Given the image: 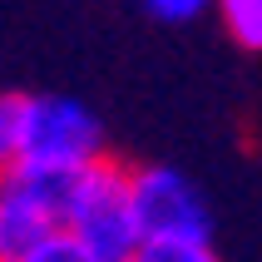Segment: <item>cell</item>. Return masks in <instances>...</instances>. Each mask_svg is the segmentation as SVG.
I'll return each instance as SVG.
<instances>
[{
	"instance_id": "6da1fadb",
	"label": "cell",
	"mask_w": 262,
	"mask_h": 262,
	"mask_svg": "<svg viewBox=\"0 0 262 262\" xmlns=\"http://www.w3.org/2000/svg\"><path fill=\"white\" fill-rule=\"evenodd\" d=\"M64 228L104 262H129L144 243L134 213V168H119L114 159L84 163L64 198Z\"/></svg>"
},
{
	"instance_id": "7a4b0ae2",
	"label": "cell",
	"mask_w": 262,
	"mask_h": 262,
	"mask_svg": "<svg viewBox=\"0 0 262 262\" xmlns=\"http://www.w3.org/2000/svg\"><path fill=\"white\" fill-rule=\"evenodd\" d=\"M25 163H55V168H84L104 159V129L79 99L64 94H25L20 99V148Z\"/></svg>"
},
{
	"instance_id": "3957f363",
	"label": "cell",
	"mask_w": 262,
	"mask_h": 262,
	"mask_svg": "<svg viewBox=\"0 0 262 262\" xmlns=\"http://www.w3.org/2000/svg\"><path fill=\"white\" fill-rule=\"evenodd\" d=\"M134 213L144 237H213L203 193L168 163L134 168Z\"/></svg>"
},
{
	"instance_id": "277c9868",
	"label": "cell",
	"mask_w": 262,
	"mask_h": 262,
	"mask_svg": "<svg viewBox=\"0 0 262 262\" xmlns=\"http://www.w3.org/2000/svg\"><path fill=\"white\" fill-rule=\"evenodd\" d=\"M64 228V208L20 188L5 178V208H0V262H20L30 248H40L50 233Z\"/></svg>"
},
{
	"instance_id": "5b68a950",
	"label": "cell",
	"mask_w": 262,
	"mask_h": 262,
	"mask_svg": "<svg viewBox=\"0 0 262 262\" xmlns=\"http://www.w3.org/2000/svg\"><path fill=\"white\" fill-rule=\"evenodd\" d=\"M129 262H223L208 237H144Z\"/></svg>"
},
{
	"instance_id": "8992f818",
	"label": "cell",
	"mask_w": 262,
	"mask_h": 262,
	"mask_svg": "<svg viewBox=\"0 0 262 262\" xmlns=\"http://www.w3.org/2000/svg\"><path fill=\"white\" fill-rule=\"evenodd\" d=\"M213 10L243 50L262 55V0H213Z\"/></svg>"
},
{
	"instance_id": "52a82bcc",
	"label": "cell",
	"mask_w": 262,
	"mask_h": 262,
	"mask_svg": "<svg viewBox=\"0 0 262 262\" xmlns=\"http://www.w3.org/2000/svg\"><path fill=\"white\" fill-rule=\"evenodd\" d=\"M20 262H104V257H99V252H89L84 243L70 233V228H59V233L45 237L40 248H30Z\"/></svg>"
},
{
	"instance_id": "ba28073f",
	"label": "cell",
	"mask_w": 262,
	"mask_h": 262,
	"mask_svg": "<svg viewBox=\"0 0 262 262\" xmlns=\"http://www.w3.org/2000/svg\"><path fill=\"white\" fill-rule=\"evenodd\" d=\"M154 20H163V25H188V20H198V15L213 5V0H139Z\"/></svg>"
},
{
	"instance_id": "9c48e42d",
	"label": "cell",
	"mask_w": 262,
	"mask_h": 262,
	"mask_svg": "<svg viewBox=\"0 0 262 262\" xmlns=\"http://www.w3.org/2000/svg\"><path fill=\"white\" fill-rule=\"evenodd\" d=\"M15 148H20V99L0 94V168L15 163Z\"/></svg>"
},
{
	"instance_id": "30bf717a",
	"label": "cell",
	"mask_w": 262,
	"mask_h": 262,
	"mask_svg": "<svg viewBox=\"0 0 262 262\" xmlns=\"http://www.w3.org/2000/svg\"><path fill=\"white\" fill-rule=\"evenodd\" d=\"M0 208H5V168H0Z\"/></svg>"
}]
</instances>
